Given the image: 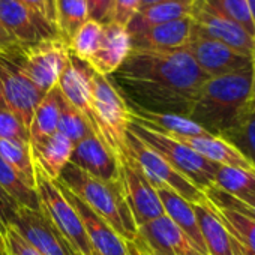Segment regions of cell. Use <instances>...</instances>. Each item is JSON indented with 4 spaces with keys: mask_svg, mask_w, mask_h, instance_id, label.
<instances>
[{
    "mask_svg": "<svg viewBox=\"0 0 255 255\" xmlns=\"http://www.w3.org/2000/svg\"><path fill=\"white\" fill-rule=\"evenodd\" d=\"M0 26L18 47L62 38L54 23L18 0H0Z\"/></svg>",
    "mask_w": 255,
    "mask_h": 255,
    "instance_id": "9",
    "label": "cell"
},
{
    "mask_svg": "<svg viewBox=\"0 0 255 255\" xmlns=\"http://www.w3.org/2000/svg\"><path fill=\"white\" fill-rule=\"evenodd\" d=\"M191 18L192 33L219 41L242 54L255 57V38L237 23L207 5L204 0L194 2Z\"/></svg>",
    "mask_w": 255,
    "mask_h": 255,
    "instance_id": "11",
    "label": "cell"
},
{
    "mask_svg": "<svg viewBox=\"0 0 255 255\" xmlns=\"http://www.w3.org/2000/svg\"><path fill=\"white\" fill-rule=\"evenodd\" d=\"M63 96L56 86L44 95L38 107L35 108L29 132H30V147H36L48 140L53 134L57 132L60 110H62Z\"/></svg>",
    "mask_w": 255,
    "mask_h": 255,
    "instance_id": "25",
    "label": "cell"
},
{
    "mask_svg": "<svg viewBox=\"0 0 255 255\" xmlns=\"http://www.w3.org/2000/svg\"><path fill=\"white\" fill-rule=\"evenodd\" d=\"M68 201L75 207L87 233V237L98 255H128L126 242L111 228V225L102 219L96 212H93L84 201H81L75 194L59 185Z\"/></svg>",
    "mask_w": 255,
    "mask_h": 255,
    "instance_id": "17",
    "label": "cell"
},
{
    "mask_svg": "<svg viewBox=\"0 0 255 255\" xmlns=\"http://www.w3.org/2000/svg\"><path fill=\"white\" fill-rule=\"evenodd\" d=\"M57 132L68 137L74 144H77L78 141H81L87 135L93 134L87 120L71 104H68L65 101V98L62 101V110H60Z\"/></svg>",
    "mask_w": 255,
    "mask_h": 255,
    "instance_id": "34",
    "label": "cell"
},
{
    "mask_svg": "<svg viewBox=\"0 0 255 255\" xmlns=\"http://www.w3.org/2000/svg\"><path fill=\"white\" fill-rule=\"evenodd\" d=\"M0 185L21 206L32 210H41L39 198L35 189H30L21 176L0 156Z\"/></svg>",
    "mask_w": 255,
    "mask_h": 255,
    "instance_id": "32",
    "label": "cell"
},
{
    "mask_svg": "<svg viewBox=\"0 0 255 255\" xmlns=\"http://www.w3.org/2000/svg\"><path fill=\"white\" fill-rule=\"evenodd\" d=\"M221 138L233 144L255 168V99L251 101L239 123Z\"/></svg>",
    "mask_w": 255,
    "mask_h": 255,
    "instance_id": "29",
    "label": "cell"
},
{
    "mask_svg": "<svg viewBox=\"0 0 255 255\" xmlns=\"http://www.w3.org/2000/svg\"><path fill=\"white\" fill-rule=\"evenodd\" d=\"M185 50L209 78L242 72L255 66V57L242 54L219 41L195 33H192Z\"/></svg>",
    "mask_w": 255,
    "mask_h": 255,
    "instance_id": "13",
    "label": "cell"
},
{
    "mask_svg": "<svg viewBox=\"0 0 255 255\" xmlns=\"http://www.w3.org/2000/svg\"><path fill=\"white\" fill-rule=\"evenodd\" d=\"M12 227L42 255H75L65 237L41 210L20 207Z\"/></svg>",
    "mask_w": 255,
    "mask_h": 255,
    "instance_id": "14",
    "label": "cell"
},
{
    "mask_svg": "<svg viewBox=\"0 0 255 255\" xmlns=\"http://www.w3.org/2000/svg\"><path fill=\"white\" fill-rule=\"evenodd\" d=\"M128 132L134 134L146 146L161 155L176 171L185 176L200 191L206 192L209 188L213 186L218 164L207 161L206 158L195 153L192 149L179 143L177 140L161 134L152 129V128L138 125L132 120L129 123V128H128Z\"/></svg>",
    "mask_w": 255,
    "mask_h": 255,
    "instance_id": "5",
    "label": "cell"
},
{
    "mask_svg": "<svg viewBox=\"0 0 255 255\" xmlns=\"http://www.w3.org/2000/svg\"><path fill=\"white\" fill-rule=\"evenodd\" d=\"M131 50V35L126 26L110 21L102 26L101 42L95 54L87 60V65L96 74L110 77L122 66Z\"/></svg>",
    "mask_w": 255,
    "mask_h": 255,
    "instance_id": "15",
    "label": "cell"
},
{
    "mask_svg": "<svg viewBox=\"0 0 255 255\" xmlns=\"http://www.w3.org/2000/svg\"><path fill=\"white\" fill-rule=\"evenodd\" d=\"M11 56L21 72L42 92L54 89L69 60L68 42L63 38H51L33 45L18 47Z\"/></svg>",
    "mask_w": 255,
    "mask_h": 255,
    "instance_id": "7",
    "label": "cell"
},
{
    "mask_svg": "<svg viewBox=\"0 0 255 255\" xmlns=\"http://www.w3.org/2000/svg\"><path fill=\"white\" fill-rule=\"evenodd\" d=\"M35 189L39 198L41 212L65 237L75 255H98L83 227L78 212L68 201L57 182L51 180L35 164Z\"/></svg>",
    "mask_w": 255,
    "mask_h": 255,
    "instance_id": "6",
    "label": "cell"
},
{
    "mask_svg": "<svg viewBox=\"0 0 255 255\" xmlns=\"http://www.w3.org/2000/svg\"><path fill=\"white\" fill-rule=\"evenodd\" d=\"M161 2H168V0H141V8H146V6H150V5H156V3H161Z\"/></svg>",
    "mask_w": 255,
    "mask_h": 255,
    "instance_id": "46",
    "label": "cell"
},
{
    "mask_svg": "<svg viewBox=\"0 0 255 255\" xmlns=\"http://www.w3.org/2000/svg\"><path fill=\"white\" fill-rule=\"evenodd\" d=\"M207 255H236L233 240L209 200L192 204Z\"/></svg>",
    "mask_w": 255,
    "mask_h": 255,
    "instance_id": "22",
    "label": "cell"
},
{
    "mask_svg": "<svg viewBox=\"0 0 255 255\" xmlns=\"http://www.w3.org/2000/svg\"><path fill=\"white\" fill-rule=\"evenodd\" d=\"M120 180L123 185L128 206L131 209L137 227H141L150 221H155L165 215L159 195L155 188L147 182L137 162L125 153L119 158Z\"/></svg>",
    "mask_w": 255,
    "mask_h": 255,
    "instance_id": "12",
    "label": "cell"
},
{
    "mask_svg": "<svg viewBox=\"0 0 255 255\" xmlns=\"http://www.w3.org/2000/svg\"><path fill=\"white\" fill-rule=\"evenodd\" d=\"M192 36V18L185 17L159 26H153L131 36L132 48L147 51L183 50Z\"/></svg>",
    "mask_w": 255,
    "mask_h": 255,
    "instance_id": "19",
    "label": "cell"
},
{
    "mask_svg": "<svg viewBox=\"0 0 255 255\" xmlns=\"http://www.w3.org/2000/svg\"><path fill=\"white\" fill-rule=\"evenodd\" d=\"M126 152L137 162L141 173L155 189H171L173 192H176L192 204L203 203L207 200L203 191H200L185 176L176 171L161 155H158L153 149L146 146L131 132H128L126 135Z\"/></svg>",
    "mask_w": 255,
    "mask_h": 255,
    "instance_id": "8",
    "label": "cell"
},
{
    "mask_svg": "<svg viewBox=\"0 0 255 255\" xmlns=\"http://www.w3.org/2000/svg\"><path fill=\"white\" fill-rule=\"evenodd\" d=\"M71 164L96 179L107 182L120 180V165L117 156L95 134L87 135L74 146Z\"/></svg>",
    "mask_w": 255,
    "mask_h": 255,
    "instance_id": "16",
    "label": "cell"
},
{
    "mask_svg": "<svg viewBox=\"0 0 255 255\" xmlns=\"http://www.w3.org/2000/svg\"><path fill=\"white\" fill-rule=\"evenodd\" d=\"M207 5L237 23L243 27L252 38H255V29L249 12L248 0H204Z\"/></svg>",
    "mask_w": 255,
    "mask_h": 255,
    "instance_id": "35",
    "label": "cell"
},
{
    "mask_svg": "<svg viewBox=\"0 0 255 255\" xmlns=\"http://www.w3.org/2000/svg\"><path fill=\"white\" fill-rule=\"evenodd\" d=\"M57 183L75 194L105 219L125 242H131L137 237L138 227L128 206L122 180L107 182L96 179L69 162L60 173Z\"/></svg>",
    "mask_w": 255,
    "mask_h": 255,
    "instance_id": "3",
    "label": "cell"
},
{
    "mask_svg": "<svg viewBox=\"0 0 255 255\" xmlns=\"http://www.w3.org/2000/svg\"><path fill=\"white\" fill-rule=\"evenodd\" d=\"M89 20L99 24H107L113 21L114 14V0H86Z\"/></svg>",
    "mask_w": 255,
    "mask_h": 255,
    "instance_id": "40",
    "label": "cell"
},
{
    "mask_svg": "<svg viewBox=\"0 0 255 255\" xmlns=\"http://www.w3.org/2000/svg\"><path fill=\"white\" fill-rule=\"evenodd\" d=\"M0 236H2V239H3V243L6 246L8 255H42L24 237H21L14 230V227L6 228Z\"/></svg>",
    "mask_w": 255,
    "mask_h": 255,
    "instance_id": "38",
    "label": "cell"
},
{
    "mask_svg": "<svg viewBox=\"0 0 255 255\" xmlns=\"http://www.w3.org/2000/svg\"><path fill=\"white\" fill-rule=\"evenodd\" d=\"M74 146L75 144L68 137L56 132L42 144L32 147L33 161L45 173V176L57 182L63 168L71 162Z\"/></svg>",
    "mask_w": 255,
    "mask_h": 255,
    "instance_id": "26",
    "label": "cell"
},
{
    "mask_svg": "<svg viewBox=\"0 0 255 255\" xmlns=\"http://www.w3.org/2000/svg\"><path fill=\"white\" fill-rule=\"evenodd\" d=\"M155 191L161 198L165 215L191 239V242L203 255H207L192 203L186 201L185 198H182L180 195L167 188H158Z\"/></svg>",
    "mask_w": 255,
    "mask_h": 255,
    "instance_id": "24",
    "label": "cell"
},
{
    "mask_svg": "<svg viewBox=\"0 0 255 255\" xmlns=\"http://www.w3.org/2000/svg\"><path fill=\"white\" fill-rule=\"evenodd\" d=\"M210 204L227 228L233 240L236 255H255V219L242 212L213 203Z\"/></svg>",
    "mask_w": 255,
    "mask_h": 255,
    "instance_id": "27",
    "label": "cell"
},
{
    "mask_svg": "<svg viewBox=\"0 0 255 255\" xmlns=\"http://www.w3.org/2000/svg\"><path fill=\"white\" fill-rule=\"evenodd\" d=\"M206 197L210 203L218 204V206H224L237 212H242L251 218L255 219V195H248V197H242V198H236L231 197L219 189H216L215 186L209 188L206 192Z\"/></svg>",
    "mask_w": 255,
    "mask_h": 255,
    "instance_id": "37",
    "label": "cell"
},
{
    "mask_svg": "<svg viewBox=\"0 0 255 255\" xmlns=\"http://www.w3.org/2000/svg\"><path fill=\"white\" fill-rule=\"evenodd\" d=\"M50 5H51V9H53V15H54V0H50ZM56 23V20H54Z\"/></svg>",
    "mask_w": 255,
    "mask_h": 255,
    "instance_id": "48",
    "label": "cell"
},
{
    "mask_svg": "<svg viewBox=\"0 0 255 255\" xmlns=\"http://www.w3.org/2000/svg\"><path fill=\"white\" fill-rule=\"evenodd\" d=\"M126 249L128 255H150V252L147 251V248L138 236L131 242H126Z\"/></svg>",
    "mask_w": 255,
    "mask_h": 255,
    "instance_id": "44",
    "label": "cell"
},
{
    "mask_svg": "<svg viewBox=\"0 0 255 255\" xmlns=\"http://www.w3.org/2000/svg\"><path fill=\"white\" fill-rule=\"evenodd\" d=\"M110 80L128 105L188 117L209 77L185 48L174 51L132 48Z\"/></svg>",
    "mask_w": 255,
    "mask_h": 255,
    "instance_id": "1",
    "label": "cell"
},
{
    "mask_svg": "<svg viewBox=\"0 0 255 255\" xmlns=\"http://www.w3.org/2000/svg\"><path fill=\"white\" fill-rule=\"evenodd\" d=\"M0 156L21 176L30 189H35V161L30 143H18L0 138Z\"/></svg>",
    "mask_w": 255,
    "mask_h": 255,
    "instance_id": "30",
    "label": "cell"
},
{
    "mask_svg": "<svg viewBox=\"0 0 255 255\" xmlns=\"http://www.w3.org/2000/svg\"><path fill=\"white\" fill-rule=\"evenodd\" d=\"M20 207L21 206L0 185V234L12 227Z\"/></svg>",
    "mask_w": 255,
    "mask_h": 255,
    "instance_id": "39",
    "label": "cell"
},
{
    "mask_svg": "<svg viewBox=\"0 0 255 255\" xmlns=\"http://www.w3.org/2000/svg\"><path fill=\"white\" fill-rule=\"evenodd\" d=\"M54 20L62 38L68 42L75 30L89 20L86 0H54Z\"/></svg>",
    "mask_w": 255,
    "mask_h": 255,
    "instance_id": "31",
    "label": "cell"
},
{
    "mask_svg": "<svg viewBox=\"0 0 255 255\" xmlns=\"http://www.w3.org/2000/svg\"><path fill=\"white\" fill-rule=\"evenodd\" d=\"M42 93L18 68L11 56H0V104L29 128Z\"/></svg>",
    "mask_w": 255,
    "mask_h": 255,
    "instance_id": "10",
    "label": "cell"
},
{
    "mask_svg": "<svg viewBox=\"0 0 255 255\" xmlns=\"http://www.w3.org/2000/svg\"><path fill=\"white\" fill-rule=\"evenodd\" d=\"M131 110V120L152 128V129L162 132L165 135H185V137H200V135H212L204 131L200 125L185 116L179 114H167V113H156L143 110L138 107L128 105Z\"/></svg>",
    "mask_w": 255,
    "mask_h": 255,
    "instance_id": "21",
    "label": "cell"
},
{
    "mask_svg": "<svg viewBox=\"0 0 255 255\" xmlns=\"http://www.w3.org/2000/svg\"><path fill=\"white\" fill-rule=\"evenodd\" d=\"M168 137L188 146L195 153L201 155L203 158H206L207 161H210L213 164L255 171L252 164L233 144H230L227 140H224L221 137H216V135H200V137L168 135Z\"/></svg>",
    "mask_w": 255,
    "mask_h": 255,
    "instance_id": "20",
    "label": "cell"
},
{
    "mask_svg": "<svg viewBox=\"0 0 255 255\" xmlns=\"http://www.w3.org/2000/svg\"><path fill=\"white\" fill-rule=\"evenodd\" d=\"M92 69L87 63L75 59L72 54L59 78L57 87L68 104H71L90 125L95 134L92 114Z\"/></svg>",
    "mask_w": 255,
    "mask_h": 255,
    "instance_id": "18",
    "label": "cell"
},
{
    "mask_svg": "<svg viewBox=\"0 0 255 255\" xmlns=\"http://www.w3.org/2000/svg\"><path fill=\"white\" fill-rule=\"evenodd\" d=\"M18 2H21L23 5L32 8L33 11H36L39 14H42L51 23H54V15H53V9H51V5H50V0H18Z\"/></svg>",
    "mask_w": 255,
    "mask_h": 255,
    "instance_id": "42",
    "label": "cell"
},
{
    "mask_svg": "<svg viewBox=\"0 0 255 255\" xmlns=\"http://www.w3.org/2000/svg\"><path fill=\"white\" fill-rule=\"evenodd\" d=\"M194 2L195 0H168V2H161L141 8L129 21V24L126 26V29L131 36H134L153 26L191 17Z\"/></svg>",
    "mask_w": 255,
    "mask_h": 255,
    "instance_id": "23",
    "label": "cell"
},
{
    "mask_svg": "<svg viewBox=\"0 0 255 255\" xmlns=\"http://www.w3.org/2000/svg\"><path fill=\"white\" fill-rule=\"evenodd\" d=\"M18 45L12 41V38L6 33V30L0 26V56H6L14 53Z\"/></svg>",
    "mask_w": 255,
    "mask_h": 255,
    "instance_id": "43",
    "label": "cell"
},
{
    "mask_svg": "<svg viewBox=\"0 0 255 255\" xmlns=\"http://www.w3.org/2000/svg\"><path fill=\"white\" fill-rule=\"evenodd\" d=\"M141 8V0H114L113 21L128 26Z\"/></svg>",
    "mask_w": 255,
    "mask_h": 255,
    "instance_id": "41",
    "label": "cell"
},
{
    "mask_svg": "<svg viewBox=\"0 0 255 255\" xmlns=\"http://www.w3.org/2000/svg\"><path fill=\"white\" fill-rule=\"evenodd\" d=\"M0 138L18 143H30L29 128H26L21 120L2 104H0Z\"/></svg>",
    "mask_w": 255,
    "mask_h": 255,
    "instance_id": "36",
    "label": "cell"
},
{
    "mask_svg": "<svg viewBox=\"0 0 255 255\" xmlns=\"http://www.w3.org/2000/svg\"><path fill=\"white\" fill-rule=\"evenodd\" d=\"M101 38H102V24L87 20L69 38V41H68L69 53L75 59L87 63V60L95 54V51L101 42Z\"/></svg>",
    "mask_w": 255,
    "mask_h": 255,
    "instance_id": "33",
    "label": "cell"
},
{
    "mask_svg": "<svg viewBox=\"0 0 255 255\" xmlns=\"http://www.w3.org/2000/svg\"><path fill=\"white\" fill-rule=\"evenodd\" d=\"M90 80L95 135H98L119 159L126 150L131 110L110 77L92 71Z\"/></svg>",
    "mask_w": 255,
    "mask_h": 255,
    "instance_id": "4",
    "label": "cell"
},
{
    "mask_svg": "<svg viewBox=\"0 0 255 255\" xmlns=\"http://www.w3.org/2000/svg\"><path fill=\"white\" fill-rule=\"evenodd\" d=\"M0 255H8V251H6V246L3 243V239L0 236Z\"/></svg>",
    "mask_w": 255,
    "mask_h": 255,
    "instance_id": "47",
    "label": "cell"
},
{
    "mask_svg": "<svg viewBox=\"0 0 255 255\" xmlns=\"http://www.w3.org/2000/svg\"><path fill=\"white\" fill-rule=\"evenodd\" d=\"M254 99H255V80H254Z\"/></svg>",
    "mask_w": 255,
    "mask_h": 255,
    "instance_id": "49",
    "label": "cell"
},
{
    "mask_svg": "<svg viewBox=\"0 0 255 255\" xmlns=\"http://www.w3.org/2000/svg\"><path fill=\"white\" fill-rule=\"evenodd\" d=\"M248 5H249V12H251V18L254 23V29H255V0H248Z\"/></svg>",
    "mask_w": 255,
    "mask_h": 255,
    "instance_id": "45",
    "label": "cell"
},
{
    "mask_svg": "<svg viewBox=\"0 0 255 255\" xmlns=\"http://www.w3.org/2000/svg\"><path fill=\"white\" fill-rule=\"evenodd\" d=\"M254 80L255 66L209 78L201 86L188 117L209 134L224 137L239 123L254 99Z\"/></svg>",
    "mask_w": 255,
    "mask_h": 255,
    "instance_id": "2",
    "label": "cell"
},
{
    "mask_svg": "<svg viewBox=\"0 0 255 255\" xmlns=\"http://www.w3.org/2000/svg\"><path fill=\"white\" fill-rule=\"evenodd\" d=\"M213 186L236 198L255 195V171L218 165Z\"/></svg>",
    "mask_w": 255,
    "mask_h": 255,
    "instance_id": "28",
    "label": "cell"
}]
</instances>
